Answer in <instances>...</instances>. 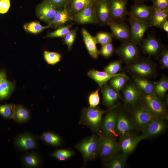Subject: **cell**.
I'll use <instances>...</instances> for the list:
<instances>
[{"mask_svg": "<svg viewBox=\"0 0 168 168\" xmlns=\"http://www.w3.org/2000/svg\"><path fill=\"white\" fill-rule=\"evenodd\" d=\"M100 140L99 135H93L83 139L76 145V148L83 156L84 165L98 156Z\"/></svg>", "mask_w": 168, "mask_h": 168, "instance_id": "obj_1", "label": "cell"}, {"mask_svg": "<svg viewBox=\"0 0 168 168\" xmlns=\"http://www.w3.org/2000/svg\"><path fill=\"white\" fill-rule=\"evenodd\" d=\"M105 112L96 107L84 108L82 110L79 124L85 125L93 132L97 133L99 130L102 116Z\"/></svg>", "mask_w": 168, "mask_h": 168, "instance_id": "obj_2", "label": "cell"}, {"mask_svg": "<svg viewBox=\"0 0 168 168\" xmlns=\"http://www.w3.org/2000/svg\"><path fill=\"white\" fill-rule=\"evenodd\" d=\"M99 135L100 140L98 156L106 161L118 153L120 150L119 143L114 136Z\"/></svg>", "mask_w": 168, "mask_h": 168, "instance_id": "obj_3", "label": "cell"}, {"mask_svg": "<svg viewBox=\"0 0 168 168\" xmlns=\"http://www.w3.org/2000/svg\"><path fill=\"white\" fill-rule=\"evenodd\" d=\"M160 117L155 115L144 104L135 109L132 113L133 124L141 129L152 121Z\"/></svg>", "mask_w": 168, "mask_h": 168, "instance_id": "obj_4", "label": "cell"}, {"mask_svg": "<svg viewBox=\"0 0 168 168\" xmlns=\"http://www.w3.org/2000/svg\"><path fill=\"white\" fill-rule=\"evenodd\" d=\"M128 69L136 76L146 78L152 76L155 72L154 66L151 62L139 58L131 63Z\"/></svg>", "mask_w": 168, "mask_h": 168, "instance_id": "obj_5", "label": "cell"}, {"mask_svg": "<svg viewBox=\"0 0 168 168\" xmlns=\"http://www.w3.org/2000/svg\"><path fill=\"white\" fill-rule=\"evenodd\" d=\"M136 45L132 40L123 42L116 52L125 63H131L139 57V51Z\"/></svg>", "mask_w": 168, "mask_h": 168, "instance_id": "obj_6", "label": "cell"}, {"mask_svg": "<svg viewBox=\"0 0 168 168\" xmlns=\"http://www.w3.org/2000/svg\"><path fill=\"white\" fill-rule=\"evenodd\" d=\"M154 10L152 6L146 5L144 3H135L128 12V15L138 21L150 22Z\"/></svg>", "mask_w": 168, "mask_h": 168, "instance_id": "obj_7", "label": "cell"}, {"mask_svg": "<svg viewBox=\"0 0 168 168\" xmlns=\"http://www.w3.org/2000/svg\"><path fill=\"white\" fill-rule=\"evenodd\" d=\"M143 96L144 105L157 117L165 118L167 115L166 107L160 99L154 94Z\"/></svg>", "mask_w": 168, "mask_h": 168, "instance_id": "obj_8", "label": "cell"}, {"mask_svg": "<svg viewBox=\"0 0 168 168\" xmlns=\"http://www.w3.org/2000/svg\"><path fill=\"white\" fill-rule=\"evenodd\" d=\"M130 25L131 40L136 45L139 44L143 40L144 35L150 27V22H144L130 17L128 19Z\"/></svg>", "mask_w": 168, "mask_h": 168, "instance_id": "obj_9", "label": "cell"}, {"mask_svg": "<svg viewBox=\"0 0 168 168\" xmlns=\"http://www.w3.org/2000/svg\"><path fill=\"white\" fill-rule=\"evenodd\" d=\"M110 21L124 22L128 11L127 7L128 0H109Z\"/></svg>", "mask_w": 168, "mask_h": 168, "instance_id": "obj_10", "label": "cell"}, {"mask_svg": "<svg viewBox=\"0 0 168 168\" xmlns=\"http://www.w3.org/2000/svg\"><path fill=\"white\" fill-rule=\"evenodd\" d=\"M13 143L15 148L20 151L36 149L38 147L35 137L28 132L23 133L17 135L15 138Z\"/></svg>", "mask_w": 168, "mask_h": 168, "instance_id": "obj_11", "label": "cell"}, {"mask_svg": "<svg viewBox=\"0 0 168 168\" xmlns=\"http://www.w3.org/2000/svg\"><path fill=\"white\" fill-rule=\"evenodd\" d=\"M94 7L98 24L101 26L107 25L110 21L109 0H96Z\"/></svg>", "mask_w": 168, "mask_h": 168, "instance_id": "obj_12", "label": "cell"}, {"mask_svg": "<svg viewBox=\"0 0 168 168\" xmlns=\"http://www.w3.org/2000/svg\"><path fill=\"white\" fill-rule=\"evenodd\" d=\"M107 25L110 27L113 37L123 42L131 40L130 29L124 22L111 21Z\"/></svg>", "mask_w": 168, "mask_h": 168, "instance_id": "obj_13", "label": "cell"}, {"mask_svg": "<svg viewBox=\"0 0 168 168\" xmlns=\"http://www.w3.org/2000/svg\"><path fill=\"white\" fill-rule=\"evenodd\" d=\"M116 110H110L102 119L100 129L103 135H113L116 137L118 136L115 131L116 121L117 116Z\"/></svg>", "mask_w": 168, "mask_h": 168, "instance_id": "obj_14", "label": "cell"}, {"mask_svg": "<svg viewBox=\"0 0 168 168\" xmlns=\"http://www.w3.org/2000/svg\"><path fill=\"white\" fill-rule=\"evenodd\" d=\"M57 9L48 2L43 0L36 7L35 13L37 17L49 24L55 15Z\"/></svg>", "mask_w": 168, "mask_h": 168, "instance_id": "obj_15", "label": "cell"}, {"mask_svg": "<svg viewBox=\"0 0 168 168\" xmlns=\"http://www.w3.org/2000/svg\"><path fill=\"white\" fill-rule=\"evenodd\" d=\"M164 118H158L153 120L142 129L140 135L142 140L147 139L161 133L164 129L165 125Z\"/></svg>", "mask_w": 168, "mask_h": 168, "instance_id": "obj_16", "label": "cell"}, {"mask_svg": "<svg viewBox=\"0 0 168 168\" xmlns=\"http://www.w3.org/2000/svg\"><path fill=\"white\" fill-rule=\"evenodd\" d=\"M142 140L140 135L134 136L132 134L121 137L119 142V149L122 153L127 156L134 151L138 144Z\"/></svg>", "mask_w": 168, "mask_h": 168, "instance_id": "obj_17", "label": "cell"}, {"mask_svg": "<svg viewBox=\"0 0 168 168\" xmlns=\"http://www.w3.org/2000/svg\"><path fill=\"white\" fill-rule=\"evenodd\" d=\"M142 48L143 53L149 56H157L159 55L163 46L159 40L152 35L143 39Z\"/></svg>", "mask_w": 168, "mask_h": 168, "instance_id": "obj_18", "label": "cell"}, {"mask_svg": "<svg viewBox=\"0 0 168 168\" xmlns=\"http://www.w3.org/2000/svg\"><path fill=\"white\" fill-rule=\"evenodd\" d=\"M133 123L124 113L121 112L117 115L115 131L117 136L120 137L132 134Z\"/></svg>", "mask_w": 168, "mask_h": 168, "instance_id": "obj_19", "label": "cell"}, {"mask_svg": "<svg viewBox=\"0 0 168 168\" xmlns=\"http://www.w3.org/2000/svg\"><path fill=\"white\" fill-rule=\"evenodd\" d=\"M73 21L81 24H98L94 5L87 7L74 15Z\"/></svg>", "mask_w": 168, "mask_h": 168, "instance_id": "obj_20", "label": "cell"}, {"mask_svg": "<svg viewBox=\"0 0 168 168\" xmlns=\"http://www.w3.org/2000/svg\"><path fill=\"white\" fill-rule=\"evenodd\" d=\"M73 14L67 7L57 10L55 15L49 25L52 28H57L67 25L73 21Z\"/></svg>", "mask_w": 168, "mask_h": 168, "instance_id": "obj_21", "label": "cell"}, {"mask_svg": "<svg viewBox=\"0 0 168 168\" xmlns=\"http://www.w3.org/2000/svg\"><path fill=\"white\" fill-rule=\"evenodd\" d=\"M81 31L85 44L89 54L94 58H97L100 53L97 48L94 37L84 28H82Z\"/></svg>", "mask_w": 168, "mask_h": 168, "instance_id": "obj_22", "label": "cell"}, {"mask_svg": "<svg viewBox=\"0 0 168 168\" xmlns=\"http://www.w3.org/2000/svg\"><path fill=\"white\" fill-rule=\"evenodd\" d=\"M142 93L135 84H130L124 88L123 95L125 102L129 105L135 104L139 100Z\"/></svg>", "mask_w": 168, "mask_h": 168, "instance_id": "obj_23", "label": "cell"}, {"mask_svg": "<svg viewBox=\"0 0 168 168\" xmlns=\"http://www.w3.org/2000/svg\"><path fill=\"white\" fill-rule=\"evenodd\" d=\"M21 161L23 166L27 168H38L42 165V159L40 155L35 152H27L21 157Z\"/></svg>", "mask_w": 168, "mask_h": 168, "instance_id": "obj_24", "label": "cell"}, {"mask_svg": "<svg viewBox=\"0 0 168 168\" xmlns=\"http://www.w3.org/2000/svg\"><path fill=\"white\" fill-rule=\"evenodd\" d=\"M102 87L104 104L107 106H112L119 98V92L106 84Z\"/></svg>", "mask_w": 168, "mask_h": 168, "instance_id": "obj_25", "label": "cell"}, {"mask_svg": "<svg viewBox=\"0 0 168 168\" xmlns=\"http://www.w3.org/2000/svg\"><path fill=\"white\" fill-rule=\"evenodd\" d=\"M135 85L138 88L142 95L154 94V82L146 78L135 76L134 78Z\"/></svg>", "mask_w": 168, "mask_h": 168, "instance_id": "obj_26", "label": "cell"}, {"mask_svg": "<svg viewBox=\"0 0 168 168\" xmlns=\"http://www.w3.org/2000/svg\"><path fill=\"white\" fill-rule=\"evenodd\" d=\"M119 73L113 75L109 74L104 71L102 72L91 69L88 72L87 75L98 84L99 86L102 87L106 84L111 78Z\"/></svg>", "mask_w": 168, "mask_h": 168, "instance_id": "obj_27", "label": "cell"}, {"mask_svg": "<svg viewBox=\"0 0 168 168\" xmlns=\"http://www.w3.org/2000/svg\"><path fill=\"white\" fill-rule=\"evenodd\" d=\"M30 118L29 110L21 105H15L12 119L16 122L23 124L28 121Z\"/></svg>", "mask_w": 168, "mask_h": 168, "instance_id": "obj_28", "label": "cell"}, {"mask_svg": "<svg viewBox=\"0 0 168 168\" xmlns=\"http://www.w3.org/2000/svg\"><path fill=\"white\" fill-rule=\"evenodd\" d=\"M96 0H71L67 7L74 15L86 7L94 5Z\"/></svg>", "mask_w": 168, "mask_h": 168, "instance_id": "obj_29", "label": "cell"}, {"mask_svg": "<svg viewBox=\"0 0 168 168\" xmlns=\"http://www.w3.org/2000/svg\"><path fill=\"white\" fill-rule=\"evenodd\" d=\"M127 156L117 153L106 161V167L109 168H124L127 166Z\"/></svg>", "mask_w": 168, "mask_h": 168, "instance_id": "obj_30", "label": "cell"}, {"mask_svg": "<svg viewBox=\"0 0 168 168\" xmlns=\"http://www.w3.org/2000/svg\"><path fill=\"white\" fill-rule=\"evenodd\" d=\"M168 90V80L164 76L158 82H154V94L160 99L164 97Z\"/></svg>", "mask_w": 168, "mask_h": 168, "instance_id": "obj_31", "label": "cell"}, {"mask_svg": "<svg viewBox=\"0 0 168 168\" xmlns=\"http://www.w3.org/2000/svg\"><path fill=\"white\" fill-rule=\"evenodd\" d=\"M40 138L46 143L53 146H59L62 143L61 137L52 132H45L40 137Z\"/></svg>", "mask_w": 168, "mask_h": 168, "instance_id": "obj_32", "label": "cell"}, {"mask_svg": "<svg viewBox=\"0 0 168 168\" xmlns=\"http://www.w3.org/2000/svg\"><path fill=\"white\" fill-rule=\"evenodd\" d=\"M128 79L125 74L120 73L110 80V84L112 88L119 92L124 87Z\"/></svg>", "mask_w": 168, "mask_h": 168, "instance_id": "obj_33", "label": "cell"}, {"mask_svg": "<svg viewBox=\"0 0 168 168\" xmlns=\"http://www.w3.org/2000/svg\"><path fill=\"white\" fill-rule=\"evenodd\" d=\"M52 28L51 26L48 25L47 26H42L40 23L37 21H31L25 24L23 26V28L27 32L33 34H38L45 29Z\"/></svg>", "mask_w": 168, "mask_h": 168, "instance_id": "obj_34", "label": "cell"}, {"mask_svg": "<svg viewBox=\"0 0 168 168\" xmlns=\"http://www.w3.org/2000/svg\"><path fill=\"white\" fill-rule=\"evenodd\" d=\"M15 85L13 82L5 79L0 85V101L8 98L13 91Z\"/></svg>", "mask_w": 168, "mask_h": 168, "instance_id": "obj_35", "label": "cell"}, {"mask_svg": "<svg viewBox=\"0 0 168 168\" xmlns=\"http://www.w3.org/2000/svg\"><path fill=\"white\" fill-rule=\"evenodd\" d=\"M168 19V11L154 10L150 22L151 26L160 28L162 23Z\"/></svg>", "mask_w": 168, "mask_h": 168, "instance_id": "obj_36", "label": "cell"}, {"mask_svg": "<svg viewBox=\"0 0 168 168\" xmlns=\"http://www.w3.org/2000/svg\"><path fill=\"white\" fill-rule=\"evenodd\" d=\"M75 154L74 151L68 149H60L56 150L51 154L59 161H64L71 157Z\"/></svg>", "mask_w": 168, "mask_h": 168, "instance_id": "obj_37", "label": "cell"}, {"mask_svg": "<svg viewBox=\"0 0 168 168\" xmlns=\"http://www.w3.org/2000/svg\"><path fill=\"white\" fill-rule=\"evenodd\" d=\"M72 24H68L59 27L54 31L48 33L45 38L63 37L71 30Z\"/></svg>", "mask_w": 168, "mask_h": 168, "instance_id": "obj_38", "label": "cell"}, {"mask_svg": "<svg viewBox=\"0 0 168 168\" xmlns=\"http://www.w3.org/2000/svg\"><path fill=\"white\" fill-rule=\"evenodd\" d=\"M44 58L50 65H54L59 62L61 58V54L56 52L44 50L43 53Z\"/></svg>", "mask_w": 168, "mask_h": 168, "instance_id": "obj_39", "label": "cell"}, {"mask_svg": "<svg viewBox=\"0 0 168 168\" xmlns=\"http://www.w3.org/2000/svg\"><path fill=\"white\" fill-rule=\"evenodd\" d=\"M15 107V105L13 104L0 105V114L5 119H12Z\"/></svg>", "mask_w": 168, "mask_h": 168, "instance_id": "obj_40", "label": "cell"}, {"mask_svg": "<svg viewBox=\"0 0 168 168\" xmlns=\"http://www.w3.org/2000/svg\"><path fill=\"white\" fill-rule=\"evenodd\" d=\"M96 42L101 45L112 42L113 36L112 33L107 32H100L94 37Z\"/></svg>", "mask_w": 168, "mask_h": 168, "instance_id": "obj_41", "label": "cell"}, {"mask_svg": "<svg viewBox=\"0 0 168 168\" xmlns=\"http://www.w3.org/2000/svg\"><path fill=\"white\" fill-rule=\"evenodd\" d=\"M122 68V62L119 60L113 61L104 68V72L110 74H116L121 70Z\"/></svg>", "mask_w": 168, "mask_h": 168, "instance_id": "obj_42", "label": "cell"}, {"mask_svg": "<svg viewBox=\"0 0 168 168\" xmlns=\"http://www.w3.org/2000/svg\"><path fill=\"white\" fill-rule=\"evenodd\" d=\"M77 34L76 29L71 30L63 37L64 43L70 50L72 48L75 41Z\"/></svg>", "mask_w": 168, "mask_h": 168, "instance_id": "obj_43", "label": "cell"}, {"mask_svg": "<svg viewBox=\"0 0 168 168\" xmlns=\"http://www.w3.org/2000/svg\"><path fill=\"white\" fill-rule=\"evenodd\" d=\"M152 2L154 9L159 11H168V0H150Z\"/></svg>", "mask_w": 168, "mask_h": 168, "instance_id": "obj_44", "label": "cell"}, {"mask_svg": "<svg viewBox=\"0 0 168 168\" xmlns=\"http://www.w3.org/2000/svg\"><path fill=\"white\" fill-rule=\"evenodd\" d=\"M114 49L112 42L108 43L102 45L100 51V54L104 57L108 58L113 54Z\"/></svg>", "mask_w": 168, "mask_h": 168, "instance_id": "obj_45", "label": "cell"}, {"mask_svg": "<svg viewBox=\"0 0 168 168\" xmlns=\"http://www.w3.org/2000/svg\"><path fill=\"white\" fill-rule=\"evenodd\" d=\"M99 88L90 94L88 98V103L90 107H96L99 103L100 97L98 93Z\"/></svg>", "mask_w": 168, "mask_h": 168, "instance_id": "obj_46", "label": "cell"}, {"mask_svg": "<svg viewBox=\"0 0 168 168\" xmlns=\"http://www.w3.org/2000/svg\"><path fill=\"white\" fill-rule=\"evenodd\" d=\"M43 0L50 4L57 10L67 7L71 1V0Z\"/></svg>", "mask_w": 168, "mask_h": 168, "instance_id": "obj_47", "label": "cell"}, {"mask_svg": "<svg viewBox=\"0 0 168 168\" xmlns=\"http://www.w3.org/2000/svg\"><path fill=\"white\" fill-rule=\"evenodd\" d=\"M159 62L162 69L168 68V50L167 48H162L159 55Z\"/></svg>", "mask_w": 168, "mask_h": 168, "instance_id": "obj_48", "label": "cell"}, {"mask_svg": "<svg viewBox=\"0 0 168 168\" xmlns=\"http://www.w3.org/2000/svg\"><path fill=\"white\" fill-rule=\"evenodd\" d=\"M10 6V0H0V14H5L7 13Z\"/></svg>", "mask_w": 168, "mask_h": 168, "instance_id": "obj_49", "label": "cell"}, {"mask_svg": "<svg viewBox=\"0 0 168 168\" xmlns=\"http://www.w3.org/2000/svg\"><path fill=\"white\" fill-rule=\"evenodd\" d=\"M166 33L168 32V20L165 21L161 25L160 28Z\"/></svg>", "mask_w": 168, "mask_h": 168, "instance_id": "obj_50", "label": "cell"}, {"mask_svg": "<svg viewBox=\"0 0 168 168\" xmlns=\"http://www.w3.org/2000/svg\"><path fill=\"white\" fill-rule=\"evenodd\" d=\"M6 78V75L5 72L3 70L0 71V85L3 81Z\"/></svg>", "mask_w": 168, "mask_h": 168, "instance_id": "obj_51", "label": "cell"}, {"mask_svg": "<svg viewBox=\"0 0 168 168\" xmlns=\"http://www.w3.org/2000/svg\"><path fill=\"white\" fill-rule=\"evenodd\" d=\"M135 3H144L146 0H133Z\"/></svg>", "mask_w": 168, "mask_h": 168, "instance_id": "obj_52", "label": "cell"}]
</instances>
